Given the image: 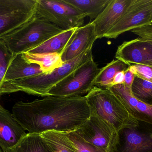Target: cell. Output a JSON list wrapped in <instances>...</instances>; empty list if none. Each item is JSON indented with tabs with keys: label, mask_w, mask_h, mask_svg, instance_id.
<instances>
[{
	"label": "cell",
	"mask_w": 152,
	"mask_h": 152,
	"mask_svg": "<svg viewBox=\"0 0 152 152\" xmlns=\"http://www.w3.org/2000/svg\"><path fill=\"white\" fill-rule=\"evenodd\" d=\"M131 0H111L101 14L92 21L97 39L104 37L120 19Z\"/></svg>",
	"instance_id": "4fadbf2b"
},
{
	"label": "cell",
	"mask_w": 152,
	"mask_h": 152,
	"mask_svg": "<svg viewBox=\"0 0 152 152\" xmlns=\"http://www.w3.org/2000/svg\"><path fill=\"white\" fill-rule=\"evenodd\" d=\"M42 73L39 65L28 62L22 54H17L6 70L3 83L25 79Z\"/></svg>",
	"instance_id": "2e32d148"
},
{
	"label": "cell",
	"mask_w": 152,
	"mask_h": 152,
	"mask_svg": "<svg viewBox=\"0 0 152 152\" xmlns=\"http://www.w3.org/2000/svg\"><path fill=\"white\" fill-rule=\"evenodd\" d=\"M90 113L111 125L118 133L126 129L136 128L137 121L120 100L108 88L94 86L86 95Z\"/></svg>",
	"instance_id": "3957f363"
},
{
	"label": "cell",
	"mask_w": 152,
	"mask_h": 152,
	"mask_svg": "<svg viewBox=\"0 0 152 152\" xmlns=\"http://www.w3.org/2000/svg\"><path fill=\"white\" fill-rule=\"evenodd\" d=\"M5 152H52L41 134H26L19 142Z\"/></svg>",
	"instance_id": "ac0fdd59"
},
{
	"label": "cell",
	"mask_w": 152,
	"mask_h": 152,
	"mask_svg": "<svg viewBox=\"0 0 152 152\" xmlns=\"http://www.w3.org/2000/svg\"><path fill=\"white\" fill-rule=\"evenodd\" d=\"M16 54L12 53L0 41V88L3 82L6 70Z\"/></svg>",
	"instance_id": "cb8c5ba5"
},
{
	"label": "cell",
	"mask_w": 152,
	"mask_h": 152,
	"mask_svg": "<svg viewBox=\"0 0 152 152\" xmlns=\"http://www.w3.org/2000/svg\"><path fill=\"white\" fill-rule=\"evenodd\" d=\"M132 91L137 99L152 105V83L135 76Z\"/></svg>",
	"instance_id": "603a6c76"
},
{
	"label": "cell",
	"mask_w": 152,
	"mask_h": 152,
	"mask_svg": "<svg viewBox=\"0 0 152 152\" xmlns=\"http://www.w3.org/2000/svg\"><path fill=\"white\" fill-rule=\"evenodd\" d=\"M41 134L52 152H78L67 133L50 131Z\"/></svg>",
	"instance_id": "ffe728a7"
},
{
	"label": "cell",
	"mask_w": 152,
	"mask_h": 152,
	"mask_svg": "<svg viewBox=\"0 0 152 152\" xmlns=\"http://www.w3.org/2000/svg\"><path fill=\"white\" fill-rule=\"evenodd\" d=\"M115 57L129 66L142 64L152 68V46L139 37L119 46Z\"/></svg>",
	"instance_id": "30bf717a"
},
{
	"label": "cell",
	"mask_w": 152,
	"mask_h": 152,
	"mask_svg": "<svg viewBox=\"0 0 152 152\" xmlns=\"http://www.w3.org/2000/svg\"><path fill=\"white\" fill-rule=\"evenodd\" d=\"M67 135L75 146L78 152H106L88 143L75 131L67 133Z\"/></svg>",
	"instance_id": "d4e9b609"
},
{
	"label": "cell",
	"mask_w": 152,
	"mask_h": 152,
	"mask_svg": "<svg viewBox=\"0 0 152 152\" xmlns=\"http://www.w3.org/2000/svg\"><path fill=\"white\" fill-rule=\"evenodd\" d=\"M64 30L35 14L26 24L1 37L0 41L12 53L22 54L41 45Z\"/></svg>",
	"instance_id": "277c9868"
},
{
	"label": "cell",
	"mask_w": 152,
	"mask_h": 152,
	"mask_svg": "<svg viewBox=\"0 0 152 152\" xmlns=\"http://www.w3.org/2000/svg\"><path fill=\"white\" fill-rule=\"evenodd\" d=\"M37 2V0H0V38L32 20Z\"/></svg>",
	"instance_id": "ba28073f"
},
{
	"label": "cell",
	"mask_w": 152,
	"mask_h": 152,
	"mask_svg": "<svg viewBox=\"0 0 152 152\" xmlns=\"http://www.w3.org/2000/svg\"><path fill=\"white\" fill-rule=\"evenodd\" d=\"M152 22V0H131L121 18L104 37L116 38L125 32Z\"/></svg>",
	"instance_id": "9c48e42d"
},
{
	"label": "cell",
	"mask_w": 152,
	"mask_h": 152,
	"mask_svg": "<svg viewBox=\"0 0 152 152\" xmlns=\"http://www.w3.org/2000/svg\"><path fill=\"white\" fill-rule=\"evenodd\" d=\"M0 152H4L3 151L1 148H0Z\"/></svg>",
	"instance_id": "f546056e"
},
{
	"label": "cell",
	"mask_w": 152,
	"mask_h": 152,
	"mask_svg": "<svg viewBox=\"0 0 152 152\" xmlns=\"http://www.w3.org/2000/svg\"><path fill=\"white\" fill-rule=\"evenodd\" d=\"M96 39L94 26L92 22L80 27L61 55L62 61L65 62L73 59L93 47Z\"/></svg>",
	"instance_id": "7c38bea8"
},
{
	"label": "cell",
	"mask_w": 152,
	"mask_h": 152,
	"mask_svg": "<svg viewBox=\"0 0 152 152\" xmlns=\"http://www.w3.org/2000/svg\"><path fill=\"white\" fill-rule=\"evenodd\" d=\"M129 66L120 60H113L102 69H100L94 82V86L106 88L112 86L116 74L125 71Z\"/></svg>",
	"instance_id": "44dd1931"
},
{
	"label": "cell",
	"mask_w": 152,
	"mask_h": 152,
	"mask_svg": "<svg viewBox=\"0 0 152 152\" xmlns=\"http://www.w3.org/2000/svg\"><path fill=\"white\" fill-rule=\"evenodd\" d=\"M36 16L63 30L82 26L86 17L63 0H37Z\"/></svg>",
	"instance_id": "5b68a950"
},
{
	"label": "cell",
	"mask_w": 152,
	"mask_h": 152,
	"mask_svg": "<svg viewBox=\"0 0 152 152\" xmlns=\"http://www.w3.org/2000/svg\"><path fill=\"white\" fill-rule=\"evenodd\" d=\"M123 104L129 113L137 121L152 125V105L137 99L132 91L123 84L108 87Z\"/></svg>",
	"instance_id": "8fae6325"
},
{
	"label": "cell",
	"mask_w": 152,
	"mask_h": 152,
	"mask_svg": "<svg viewBox=\"0 0 152 152\" xmlns=\"http://www.w3.org/2000/svg\"><path fill=\"white\" fill-rule=\"evenodd\" d=\"M100 70L94 59L53 87L49 96L70 97L87 94L94 87V82Z\"/></svg>",
	"instance_id": "8992f818"
},
{
	"label": "cell",
	"mask_w": 152,
	"mask_h": 152,
	"mask_svg": "<svg viewBox=\"0 0 152 152\" xmlns=\"http://www.w3.org/2000/svg\"><path fill=\"white\" fill-rule=\"evenodd\" d=\"M12 114L28 133L41 134L75 131L89 117L90 111L86 96H50L30 102H18L12 107Z\"/></svg>",
	"instance_id": "6da1fadb"
},
{
	"label": "cell",
	"mask_w": 152,
	"mask_h": 152,
	"mask_svg": "<svg viewBox=\"0 0 152 152\" xmlns=\"http://www.w3.org/2000/svg\"><path fill=\"white\" fill-rule=\"evenodd\" d=\"M125 80V71H120L116 74L113 81L112 86L116 85L123 84Z\"/></svg>",
	"instance_id": "f1b7e54d"
},
{
	"label": "cell",
	"mask_w": 152,
	"mask_h": 152,
	"mask_svg": "<svg viewBox=\"0 0 152 152\" xmlns=\"http://www.w3.org/2000/svg\"><path fill=\"white\" fill-rule=\"evenodd\" d=\"M136 68L137 74L135 76L152 83V68L142 64H133Z\"/></svg>",
	"instance_id": "4316f807"
},
{
	"label": "cell",
	"mask_w": 152,
	"mask_h": 152,
	"mask_svg": "<svg viewBox=\"0 0 152 152\" xmlns=\"http://www.w3.org/2000/svg\"><path fill=\"white\" fill-rule=\"evenodd\" d=\"M78 28L64 30L27 53L31 54L58 53L61 55Z\"/></svg>",
	"instance_id": "e0dca14e"
},
{
	"label": "cell",
	"mask_w": 152,
	"mask_h": 152,
	"mask_svg": "<svg viewBox=\"0 0 152 152\" xmlns=\"http://www.w3.org/2000/svg\"><path fill=\"white\" fill-rule=\"evenodd\" d=\"M135 76L128 68L125 70V80L123 84L130 90H132V85Z\"/></svg>",
	"instance_id": "83f0119b"
},
{
	"label": "cell",
	"mask_w": 152,
	"mask_h": 152,
	"mask_svg": "<svg viewBox=\"0 0 152 152\" xmlns=\"http://www.w3.org/2000/svg\"><path fill=\"white\" fill-rule=\"evenodd\" d=\"M89 17L90 22L94 20L104 10L111 0H63Z\"/></svg>",
	"instance_id": "7402d4cb"
},
{
	"label": "cell",
	"mask_w": 152,
	"mask_h": 152,
	"mask_svg": "<svg viewBox=\"0 0 152 152\" xmlns=\"http://www.w3.org/2000/svg\"><path fill=\"white\" fill-rule=\"evenodd\" d=\"M93 59L91 47L73 59L64 62L61 67L50 73L4 82L0 88V96L5 94L22 92L32 95L48 96L49 92L53 87Z\"/></svg>",
	"instance_id": "7a4b0ae2"
},
{
	"label": "cell",
	"mask_w": 152,
	"mask_h": 152,
	"mask_svg": "<svg viewBox=\"0 0 152 152\" xmlns=\"http://www.w3.org/2000/svg\"><path fill=\"white\" fill-rule=\"evenodd\" d=\"M132 32L139 36L141 40L148 43L152 46V22L131 30Z\"/></svg>",
	"instance_id": "484cf974"
},
{
	"label": "cell",
	"mask_w": 152,
	"mask_h": 152,
	"mask_svg": "<svg viewBox=\"0 0 152 152\" xmlns=\"http://www.w3.org/2000/svg\"><path fill=\"white\" fill-rule=\"evenodd\" d=\"M24 59L28 62L37 64L43 73L47 74L63 65L61 55L58 53L22 54Z\"/></svg>",
	"instance_id": "d6986e66"
},
{
	"label": "cell",
	"mask_w": 152,
	"mask_h": 152,
	"mask_svg": "<svg viewBox=\"0 0 152 152\" xmlns=\"http://www.w3.org/2000/svg\"><path fill=\"white\" fill-rule=\"evenodd\" d=\"M75 132L88 143L106 152H116L120 143L118 132L97 115L90 113L87 120Z\"/></svg>",
	"instance_id": "52a82bcc"
},
{
	"label": "cell",
	"mask_w": 152,
	"mask_h": 152,
	"mask_svg": "<svg viewBox=\"0 0 152 152\" xmlns=\"http://www.w3.org/2000/svg\"><path fill=\"white\" fill-rule=\"evenodd\" d=\"M119 134L120 143L116 152H152V133L132 128L123 129Z\"/></svg>",
	"instance_id": "9a60e30c"
},
{
	"label": "cell",
	"mask_w": 152,
	"mask_h": 152,
	"mask_svg": "<svg viewBox=\"0 0 152 152\" xmlns=\"http://www.w3.org/2000/svg\"><path fill=\"white\" fill-rule=\"evenodd\" d=\"M12 113L0 104V148L5 152L16 145L27 133Z\"/></svg>",
	"instance_id": "5bb4252c"
}]
</instances>
